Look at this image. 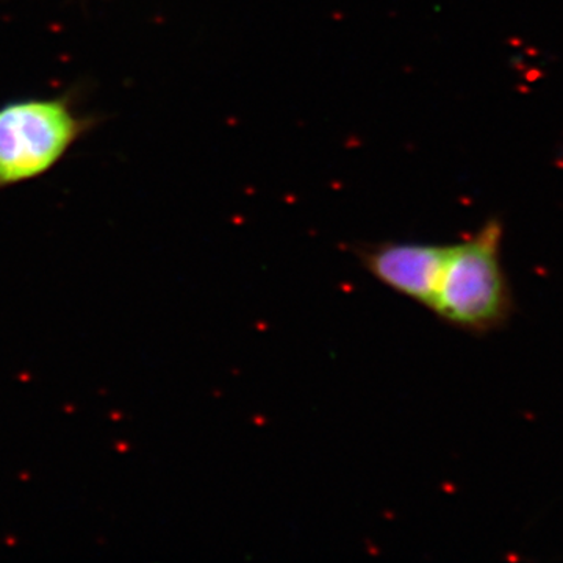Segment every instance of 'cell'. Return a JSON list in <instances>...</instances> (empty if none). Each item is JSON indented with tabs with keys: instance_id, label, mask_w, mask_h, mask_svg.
I'll list each match as a JSON object with an SVG mask.
<instances>
[{
	"instance_id": "3957f363",
	"label": "cell",
	"mask_w": 563,
	"mask_h": 563,
	"mask_svg": "<svg viewBox=\"0 0 563 563\" xmlns=\"http://www.w3.org/2000/svg\"><path fill=\"white\" fill-rule=\"evenodd\" d=\"M450 244L383 242L357 247L363 268L385 287L431 310Z\"/></svg>"
},
{
	"instance_id": "7a4b0ae2",
	"label": "cell",
	"mask_w": 563,
	"mask_h": 563,
	"mask_svg": "<svg viewBox=\"0 0 563 563\" xmlns=\"http://www.w3.org/2000/svg\"><path fill=\"white\" fill-rule=\"evenodd\" d=\"M92 125L70 96L0 107V190L49 173Z\"/></svg>"
},
{
	"instance_id": "6da1fadb",
	"label": "cell",
	"mask_w": 563,
	"mask_h": 563,
	"mask_svg": "<svg viewBox=\"0 0 563 563\" xmlns=\"http://www.w3.org/2000/svg\"><path fill=\"white\" fill-rule=\"evenodd\" d=\"M503 224L485 222L463 242L448 246L431 312L473 335L499 331L515 312L512 288L501 262Z\"/></svg>"
}]
</instances>
